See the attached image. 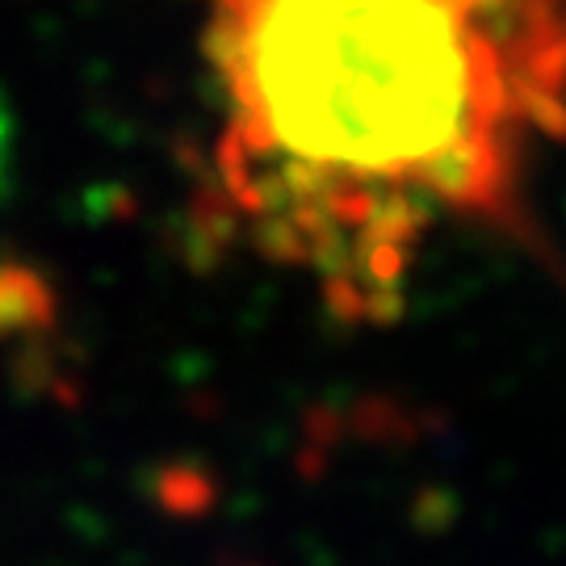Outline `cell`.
I'll return each mask as SVG.
<instances>
[{
	"label": "cell",
	"mask_w": 566,
	"mask_h": 566,
	"mask_svg": "<svg viewBox=\"0 0 566 566\" xmlns=\"http://www.w3.org/2000/svg\"><path fill=\"white\" fill-rule=\"evenodd\" d=\"M500 25V0H214L223 181L264 252L315 264L344 319H395L416 235L504 202Z\"/></svg>",
	"instance_id": "cell-1"
},
{
	"label": "cell",
	"mask_w": 566,
	"mask_h": 566,
	"mask_svg": "<svg viewBox=\"0 0 566 566\" xmlns=\"http://www.w3.org/2000/svg\"><path fill=\"white\" fill-rule=\"evenodd\" d=\"M46 327H55V294L46 290L39 273L4 264L0 269V340L42 336Z\"/></svg>",
	"instance_id": "cell-2"
},
{
	"label": "cell",
	"mask_w": 566,
	"mask_h": 566,
	"mask_svg": "<svg viewBox=\"0 0 566 566\" xmlns=\"http://www.w3.org/2000/svg\"><path fill=\"white\" fill-rule=\"evenodd\" d=\"M164 504L172 507V512H185L189 507V500H193V507L206 504V479L198 474V470H168L164 474V486H160Z\"/></svg>",
	"instance_id": "cell-3"
},
{
	"label": "cell",
	"mask_w": 566,
	"mask_h": 566,
	"mask_svg": "<svg viewBox=\"0 0 566 566\" xmlns=\"http://www.w3.org/2000/svg\"><path fill=\"white\" fill-rule=\"evenodd\" d=\"M0 139H4V114H0Z\"/></svg>",
	"instance_id": "cell-4"
}]
</instances>
